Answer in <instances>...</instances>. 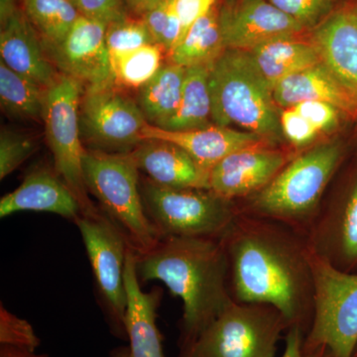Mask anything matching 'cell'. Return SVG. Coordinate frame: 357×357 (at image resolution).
<instances>
[{"label": "cell", "instance_id": "1", "mask_svg": "<svg viewBox=\"0 0 357 357\" xmlns=\"http://www.w3.org/2000/svg\"><path fill=\"white\" fill-rule=\"evenodd\" d=\"M222 238L232 300L273 307L289 328L299 326L306 335L314 307L306 236L273 220L238 213Z\"/></svg>", "mask_w": 357, "mask_h": 357}, {"label": "cell", "instance_id": "2", "mask_svg": "<svg viewBox=\"0 0 357 357\" xmlns=\"http://www.w3.org/2000/svg\"><path fill=\"white\" fill-rule=\"evenodd\" d=\"M140 281L158 280L183 302L180 347L191 344L232 302L222 238L171 236L136 255Z\"/></svg>", "mask_w": 357, "mask_h": 357}, {"label": "cell", "instance_id": "3", "mask_svg": "<svg viewBox=\"0 0 357 357\" xmlns=\"http://www.w3.org/2000/svg\"><path fill=\"white\" fill-rule=\"evenodd\" d=\"M345 157L347 145L340 139L307 148L261 191L236 202L237 211L281 223L306 236Z\"/></svg>", "mask_w": 357, "mask_h": 357}, {"label": "cell", "instance_id": "4", "mask_svg": "<svg viewBox=\"0 0 357 357\" xmlns=\"http://www.w3.org/2000/svg\"><path fill=\"white\" fill-rule=\"evenodd\" d=\"M210 91L213 124L236 126L261 136L275 146L285 141L273 91L248 52H223L210 67Z\"/></svg>", "mask_w": 357, "mask_h": 357}, {"label": "cell", "instance_id": "5", "mask_svg": "<svg viewBox=\"0 0 357 357\" xmlns=\"http://www.w3.org/2000/svg\"><path fill=\"white\" fill-rule=\"evenodd\" d=\"M83 170L89 194L100 202V210L121 230L136 255L154 248L161 238L145 213L140 170L131 154L86 149Z\"/></svg>", "mask_w": 357, "mask_h": 357}, {"label": "cell", "instance_id": "6", "mask_svg": "<svg viewBox=\"0 0 357 357\" xmlns=\"http://www.w3.org/2000/svg\"><path fill=\"white\" fill-rule=\"evenodd\" d=\"M146 217L160 238H220L238 215L236 204L211 189L168 188L140 178Z\"/></svg>", "mask_w": 357, "mask_h": 357}, {"label": "cell", "instance_id": "7", "mask_svg": "<svg viewBox=\"0 0 357 357\" xmlns=\"http://www.w3.org/2000/svg\"><path fill=\"white\" fill-rule=\"evenodd\" d=\"M288 328L275 307L232 301L178 357H274Z\"/></svg>", "mask_w": 357, "mask_h": 357}, {"label": "cell", "instance_id": "8", "mask_svg": "<svg viewBox=\"0 0 357 357\" xmlns=\"http://www.w3.org/2000/svg\"><path fill=\"white\" fill-rule=\"evenodd\" d=\"M311 263L314 307L303 349L352 357L357 347V273L338 270L312 252Z\"/></svg>", "mask_w": 357, "mask_h": 357}, {"label": "cell", "instance_id": "9", "mask_svg": "<svg viewBox=\"0 0 357 357\" xmlns=\"http://www.w3.org/2000/svg\"><path fill=\"white\" fill-rule=\"evenodd\" d=\"M83 84L60 74L55 83L46 89L42 121L47 143L54 157V169L75 195L82 215L100 213L89 197L84 182V149L79 133V105Z\"/></svg>", "mask_w": 357, "mask_h": 357}, {"label": "cell", "instance_id": "10", "mask_svg": "<svg viewBox=\"0 0 357 357\" xmlns=\"http://www.w3.org/2000/svg\"><path fill=\"white\" fill-rule=\"evenodd\" d=\"M79 123L84 149L129 154L142 141L148 122L135 98L112 83L84 89Z\"/></svg>", "mask_w": 357, "mask_h": 357}, {"label": "cell", "instance_id": "11", "mask_svg": "<svg viewBox=\"0 0 357 357\" xmlns=\"http://www.w3.org/2000/svg\"><path fill=\"white\" fill-rule=\"evenodd\" d=\"M75 223L81 232L96 285L115 333L126 335L124 319L128 294L124 275L126 259L132 248L102 210L95 215H79Z\"/></svg>", "mask_w": 357, "mask_h": 357}, {"label": "cell", "instance_id": "12", "mask_svg": "<svg viewBox=\"0 0 357 357\" xmlns=\"http://www.w3.org/2000/svg\"><path fill=\"white\" fill-rule=\"evenodd\" d=\"M306 238L314 255L338 270L357 273V164L332 194L326 191Z\"/></svg>", "mask_w": 357, "mask_h": 357}, {"label": "cell", "instance_id": "13", "mask_svg": "<svg viewBox=\"0 0 357 357\" xmlns=\"http://www.w3.org/2000/svg\"><path fill=\"white\" fill-rule=\"evenodd\" d=\"M218 20L225 49L232 50L249 52L306 30L268 0H225Z\"/></svg>", "mask_w": 357, "mask_h": 357}, {"label": "cell", "instance_id": "14", "mask_svg": "<svg viewBox=\"0 0 357 357\" xmlns=\"http://www.w3.org/2000/svg\"><path fill=\"white\" fill-rule=\"evenodd\" d=\"M107 28L102 21L81 15L60 44L45 51L60 74L79 82L84 89L114 83Z\"/></svg>", "mask_w": 357, "mask_h": 357}, {"label": "cell", "instance_id": "15", "mask_svg": "<svg viewBox=\"0 0 357 357\" xmlns=\"http://www.w3.org/2000/svg\"><path fill=\"white\" fill-rule=\"evenodd\" d=\"M296 155L278 146L234 152L211 169L210 189L234 203L243 201L266 187Z\"/></svg>", "mask_w": 357, "mask_h": 357}, {"label": "cell", "instance_id": "16", "mask_svg": "<svg viewBox=\"0 0 357 357\" xmlns=\"http://www.w3.org/2000/svg\"><path fill=\"white\" fill-rule=\"evenodd\" d=\"M141 138L142 140H166L178 145L208 172L218 162L234 152L248 148L275 146L261 136L215 124L188 131L166 130L147 124L141 133Z\"/></svg>", "mask_w": 357, "mask_h": 357}, {"label": "cell", "instance_id": "17", "mask_svg": "<svg viewBox=\"0 0 357 357\" xmlns=\"http://www.w3.org/2000/svg\"><path fill=\"white\" fill-rule=\"evenodd\" d=\"M309 40L321 63L357 96V20L351 8L333 11L312 30Z\"/></svg>", "mask_w": 357, "mask_h": 357}, {"label": "cell", "instance_id": "18", "mask_svg": "<svg viewBox=\"0 0 357 357\" xmlns=\"http://www.w3.org/2000/svg\"><path fill=\"white\" fill-rule=\"evenodd\" d=\"M1 61L9 68L43 89L55 83L60 75L51 62L43 42L22 8L0 32Z\"/></svg>", "mask_w": 357, "mask_h": 357}, {"label": "cell", "instance_id": "19", "mask_svg": "<svg viewBox=\"0 0 357 357\" xmlns=\"http://www.w3.org/2000/svg\"><path fill=\"white\" fill-rule=\"evenodd\" d=\"M130 154L138 169L157 185L210 189V172L172 142L143 139Z\"/></svg>", "mask_w": 357, "mask_h": 357}, {"label": "cell", "instance_id": "20", "mask_svg": "<svg viewBox=\"0 0 357 357\" xmlns=\"http://www.w3.org/2000/svg\"><path fill=\"white\" fill-rule=\"evenodd\" d=\"M23 211H48L74 222L82 215L79 202L63 178L45 168L27 174L17 189L0 199L1 218Z\"/></svg>", "mask_w": 357, "mask_h": 357}, {"label": "cell", "instance_id": "21", "mask_svg": "<svg viewBox=\"0 0 357 357\" xmlns=\"http://www.w3.org/2000/svg\"><path fill=\"white\" fill-rule=\"evenodd\" d=\"M136 257L133 250L129 251L124 275L128 294L124 328L130 342L131 357H165L156 324L161 293L158 289L143 292L136 272Z\"/></svg>", "mask_w": 357, "mask_h": 357}, {"label": "cell", "instance_id": "22", "mask_svg": "<svg viewBox=\"0 0 357 357\" xmlns=\"http://www.w3.org/2000/svg\"><path fill=\"white\" fill-rule=\"evenodd\" d=\"M273 96L280 109L306 100H318L330 103L345 119H357V96L335 79L323 63L283 79L275 86Z\"/></svg>", "mask_w": 357, "mask_h": 357}, {"label": "cell", "instance_id": "23", "mask_svg": "<svg viewBox=\"0 0 357 357\" xmlns=\"http://www.w3.org/2000/svg\"><path fill=\"white\" fill-rule=\"evenodd\" d=\"M248 53L272 91L283 79L321 63L310 40L298 37L275 40Z\"/></svg>", "mask_w": 357, "mask_h": 357}, {"label": "cell", "instance_id": "24", "mask_svg": "<svg viewBox=\"0 0 357 357\" xmlns=\"http://www.w3.org/2000/svg\"><path fill=\"white\" fill-rule=\"evenodd\" d=\"M185 70L170 61L137 89L135 100L148 124L161 128L177 112L184 88Z\"/></svg>", "mask_w": 357, "mask_h": 357}, {"label": "cell", "instance_id": "25", "mask_svg": "<svg viewBox=\"0 0 357 357\" xmlns=\"http://www.w3.org/2000/svg\"><path fill=\"white\" fill-rule=\"evenodd\" d=\"M210 67L187 68L182 98L175 114L160 128L188 131L213 126Z\"/></svg>", "mask_w": 357, "mask_h": 357}, {"label": "cell", "instance_id": "26", "mask_svg": "<svg viewBox=\"0 0 357 357\" xmlns=\"http://www.w3.org/2000/svg\"><path fill=\"white\" fill-rule=\"evenodd\" d=\"M225 50L215 6L188 30L169 55L171 62L187 69L197 66L211 67Z\"/></svg>", "mask_w": 357, "mask_h": 357}, {"label": "cell", "instance_id": "27", "mask_svg": "<svg viewBox=\"0 0 357 357\" xmlns=\"http://www.w3.org/2000/svg\"><path fill=\"white\" fill-rule=\"evenodd\" d=\"M22 9L43 42L45 50L66 38L81 16L72 0H21Z\"/></svg>", "mask_w": 357, "mask_h": 357}, {"label": "cell", "instance_id": "28", "mask_svg": "<svg viewBox=\"0 0 357 357\" xmlns=\"http://www.w3.org/2000/svg\"><path fill=\"white\" fill-rule=\"evenodd\" d=\"M46 89L21 76L1 61L0 102L1 109L11 119L40 121L43 115Z\"/></svg>", "mask_w": 357, "mask_h": 357}, {"label": "cell", "instance_id": "29", "mask_svg": "<svg viewBox=\"0 0 357 357\" xmlns=\"http://www.w3.org/2000/svg\"><path fill=\"white\" fill-rule=\"evenodd\" d=\"M164 49L157 44L110 57L115 84L121 89H140L161 69Z\"/></svg>", "mask_w": 357, "mask_h": 357}, {"label": "cell", "instance_id": "30", "mask_svg": "<svg viewBox=\"0 0 357 357\" xmlns=\"http://www.w3.org/2000/svg\"><path fill=\"white\" fill-rule=\"evenodd\" d=\"M105 43L110 57L156 44L142 18L128 16L107 25Z\"/></svg>", "mask_w": 357, "mask_h": 357}, {"label": "cell", "instance_id": "31", "mask_svg": "<svg viewBox=\"0 0 357 357\" xmlns=\"http://www.w3.org/2000/svg\"><path fill=\"white\" fill-rule=\"evenodd\" d=\"M155 43L170 54L183 37L182 24L175 9V0L163 2L143 16Z\"/></svg>", "mask_w": 357, "mask_h": 357}, {"label": "cell", "instance_id": "32", "mask_svg": "<svg viewBox=\"0 0 357 357\" xmlns=\"http://www.w3.org/2000/svg\"><path fill=\"white\" fill-rule=\"evenodd\" d=\"M38 149L34 136L10 128L0 133V180H3Z\"/></svg>", "mask_w": 357, "mask_h": 357}, {"label": "cell", "instance_id": "33", "mask_svg": "<svg viewBox=\"0 0 357 357\" xmlns=\"http://www.w3.org/2000/svg\"><path fill=\"white\" fill-rule=\"evenodd\" d=\"M282 13L300 23L305 29H314L333 13L335 0H268Z\"/></svg>", "mask_w": 357, "mask_h": 357}, {"label": "cell", "instance_id": "34", "mask_svg": "<svg viewBox=\"0 0 357 357\" xmlns=\"http://www.w3.org/2000/svg\"><path fill=\"white\" fill-rule=\"evenodd\" d=\"M0 344L29 351H36L40 345L39 337L32 326L7 311L2 304L0 307Z\"/></svg>", "mask_w": 357, "mask_h": 357}, {"label": "cell", "instance_id": "35", "mask_svg": "<svg viewBox=\"0 0 357 357\" xmlns=\"http://www.w3.org/2000/svg\"><path fill=\"white\" fill-rule=\"evenodd\" d=\"M280 126L284 138L296 149L312 146L318 139L319 132L309 121L303 117L293 107L282 109Z\"/></svg>", "mask_w": 357, "mask_h": 357}, {"label": "cell", "instance_id": "36", "mask_svg": "<svg viewBox=\"0 0 357 357\" xmlns=\"http://www.w3.org/2000/svg\"><path fill=\"white\" fill-rule=\"evenodd\" d=\"M303 117L309 121L321 133H332L340 126L344 114L330 103L318 100H306L292 107Z\"/></svg>", "mask_w": 357, "mask_h": 357}, {"label": "cell", "instance_id": "37", "mask_svg": "<svg viewBox=\"0 0 357 357\" xmlns=\"http://www.w3.org/2000/svg\"><path fill=\"white\" fill-rule=\"evenodd\" d=\"M81 15L110 24L128 16L124 0H72Z\"/></svg>", "mask_w": 357, "mask_h": 357}, {"label": "cell", "instance_id": "38", "mask_svg": "<svg viewBox=\"0 0 357 357\" xmlns=\"http://www.w3.org/2000/svg\"><path fill=\"white\" fill-rule=\"evenodd\" d=\"M218 0H175V9L181 24L183 37L195 23L217 6ZM182 37V39H183Z\"/></svg>", "mask_w": 357, "mask_h": 357}, {"label": "cell", "instance_id": "39", "mask_svg": "<svg viewBox=\"0 0 357 357\" xmlns=\"http://www.w3.org/2000/svg\"><path fill=\"white\" fill-rule=\"evenodd\" d=\"M305 333L299 326H291L285 335V349L281 357H333L326 349L307 351L303 349Z\"/></svg>", "mask_w": 357, "mask_h": 357}, {"label": "cell", "instance_id": "40", "mask_svg": "<svg viewBox=\"0 0 357 357\" xmlns=\"http://www.w3.org/2000/svg\"><path fill=\"white\" fill-rule=\"evenodd\" d=\"M164 0H124L126 11L134 17L141 18L150 10L159 6Z\"/></svg>", "mask_w": 357, "mask_h": 357}, {"label": "cell", "instance_id": "41", "mask_svg": "<svg viewBox=\"0 0 357 357\" xmlns=\"http://www.w3.org/2000/svg\"><path fill=\"white\" fill-rule=\"evenodd\" d=\"M17 0H0V25L4 27L18 11Z\"/></svg>", "mask_w": 357, "mask_h": 357}, {"label": "cell", "instance_id": "42", "mask_svg": "<svg viewBox=\"0 0 357 357\" xmlns=\"http://www.w3.org/2000/svg\"><path fill=\"white\" fill-rule=\"evenodd\" d=\"M0 357H48L45 354H37L35 351H26V349H16V347L1 345L0 347Z\"/></svg>", "mask_w": 357, "mask_h": 357}, {"label": "cell", "instance_id": "43", "mask_svg": "<svg viewBox=\"0 0 357 357\" xmlns=\"http://www.w3.org/2000/svg\"><path fill=\"white\" fill-rule=\"evenodd\" d=\"M112 357H131L130 349L129 347H121L114 351Z\"/></svg>", "mask_w": 357, "mask_h": 357}, {"label": "cell", "instance_id": "44", "mask_svg": "<svg viewBox=\"0 0 357 357\" xmlns=\"http://www.w3.org/2000/svg\"><path fill=\"white\" fill-rule=\"evenodd\" d=\"M349 8H351V13H354V17H356L357 20V3L349 7Z\"/></svg>", "mask_w": 357, "mask_h": 357}, {"label": "cell", "instance_id": "45", "mask_svg": "<svg viewBox=\"0 0 357 357\" xmlns=\"http://www.w3.org/2000/svg\"><path fill=\"white\" fill-rule=\"evenodd\" d=\"M352 357H357V347H356V351H354V356H352Z\"/></svg>", "mask_w": 357, "mask_h": 357}]
</instances>
